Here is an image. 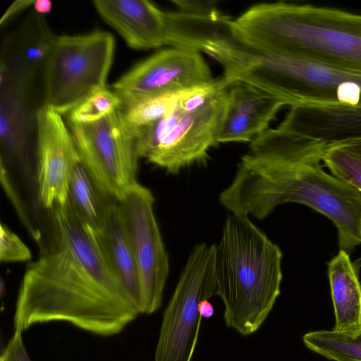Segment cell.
Wrapping results in <instances>:
<instances>
[{"mask_svg": "<svg viewBox=\"0 0 361 361\" xmlns=\"http://www.w3.org/2000/svg\"><path fill=\"white\" fill-rule=\"evenodd\" d=\"M114 47L113 35L105 31L55 35L44 63L43 105L67 115L106 88Z\"/></svg>", "mask_w": 361, "mask_h": 361, "instance_id": "52a82bcc", "label": "cell"}, {"mask_svg": "<svg viewBox=\"0 0 361 361\" xmlns=\"http://www.w3.org/2000/svg\"><path fill=\"white\" fill-rule=\"evenodd\" d=\"M328 276L335 314L333 330L353 335L361 329V283L359 263L339 250L328 262Z\"/></svg>", "mask_w": 361, "mask_h": 361, "instance_id": "2e32d148", "label": "cell"}, {"mask_svg": "<svg viewBox=\"0 0 361 361\" xmlns=\"http://www.w3.org/2000/svg\"><path fill=\"white\" fill-rule=\"evenodd\" d=\"M107 257L140 312V290L133 247L119 202L107 199L100 237Z\"/></svg>", "mask_w": 361, "mask_h": 361, "instance_id": "e0dca14e", "label": "cell"}, {"mask_svg": "<svg viewBox=\"0 0 361 361\" xmlns=\"http://www.w3.org/2000/svg\"><path fill=\"white\" fill-rule=\"evenodd\" d=\"M151 191L139 183L119 202L137 265L140 313L152 314L161 306L169 262L154 212Z\"/></svg>", "mask_w": 361, "mask_h": 361, "instance_id": "8fae6325", "label": "cell"}, {"mask_svg": "<svg viewBox=\"0 0 361 361\" xmlns=\"http://www.w3.org/2000/svg\"><path fill=\"white\" fill-rule=\"evenodd\" d=\"M322 162L334 176L361 192V137L326 143Z\"/></svg>", "mask_w": 361, "mask_h": 361, "instance_id": "d6986e66", "label": "cell"}, {"mask_svg": "<svg viewBox=\"0 0 361 361\" xmlns=\"http://www.w3.org/2000/svg\"><path fill=\"white\" fill-rule=\"evenodd\" d=\"M198 310L202 318H210L214 313V308L209 300H202L199 304Z\"/></svg>", "mask_w": 361, "mask_h": 361, "instance_id": "4316f807", "label": "cell"}, {"mask_svg": "<svg viewBox=\"0 0 361 361\" xmlns=\"http://www.w3.org/2000/svg\"><path fill=\"white\" fill-rule=\"evenodd\" d=\"M37 127L35 184L38 201L50 210L66 203L69 182L79 157L62 115L42 105L35 113Z\"/></svg>", "mask_w": 361, "mask_h": 361, "instance_id": "4fadbf2b", "label": "cell"}, {"mask_svg": "<svg viewBox=\"0 0 361 361\" xmlns=\"http://www.w3.org/2000/svg\"><path fill=\"white\" fill-rule=\"evenodd\" d=\"M322 152L293 162L244 155L230 185L220 195L232 214L262 219L281 204L307 206L329 218L339 250L349 255L361 244V192L325 172Z\"/></svg>", "mask_w": 361, "mask_h": 361, "instance_id": "7a4b0ae2", "label": "cell"}, {"mask_svg": "<svg viewBox=\"0 0 361 361\" xmlns=\"http://www.w3.org/2000/svg\"><path fill=\"white\" fill-rule=\"evenodd\" d=\"M278 126L325 143L361 137V107L293 105Z\"/></svg>", "mask_w": 361, "mask_h": 361, "instance_id": "9a60e30c", "label": "cell"}, {"mask_svg": "<svg viewBox=\"0 0 361 361\" xmlns=\"http://www.w3.org/2000/svg\"><path fill=\"white\" fill-rule=\"evenodd\" d=\"M215 80L185 90L171 111L137 135L140 158L172 174L205 162L209 149L219 144L229 87Z\"/></svg>", "mask_w": 361, "mask_h": 361, "instance_id": "5b68a950", "label": "cell"}, {"mask_svg": "<svg viewBox=\"0 0 361 361\" xmlns=\"http://www.w3.org/2000/svg\"><path fill=\"white\" fill-rule=\"evenodd\" d=\"M31 252L20 238L3 223L0 226V260L2 262H25Z\"/></svg>", "mask_w": 361, "mask_h": 361, "instance_id": "603a6c76", "label": "cell"}, {"mask_svg": "<svg viewBox=\"0 0 361 361\" xmlns=\"http://www.w3.org/2000/svg\"><path fill=\"white\" fill-rule=\"evenodd\" d=\"M240 81L298 104L361 107V75L318 63L252 51Z\"/></svg>", "mask_w": 361, "mask_h": 361, "instance_id": "8992f818", "label": "cell"}, {"mask_svg": "<svg viewBox=\"0 0 361 361\" xmlns=\"http://www.w3.org/2000/svg\"><path fill=\"white\" fill-rule=\"evenodd\" d=\"M302 341L310 350L333 361H361V329L353 335L334 330L306 333Z\"/></svg>", "mask_w": 361, "mask_h": 361, "instance_id": "ffe728a7", "label": "cell"}, {"mask_svg": "<svg viewBox=\"0 0 361 361\" xmlns=\"http://www.w3.org/2000/svg\"><path fill=\"white\" fill-rule=\"evenodd\" d=\"M49 211L52 243L23 276L14 330L63 322L99 336L120 334L141 313L114 271L100 237L68 200Z\"/></svg>", "mask_w": 361, "mask_h": 361, "instance_id": "6da1fadb", "label": "cell"}, {"mask_svg": "<svg viewBox=\"0 0 361 361\" xmlns=\"http://www.w3.org/2000/svg\"><path fill=\"white\" fill-rule=\"evenodd\" d=\"M34 9L41 14L49 13L52 8V3L49 0H36L33 3Z\"/></svg>", "mask_w": 361, "mask_h": 361, "instance_id": "83f0119b", "label": "cell"}, {"mask_svg": "<svg viewBox=\"0 0 361 361\" xmlns=\"http://www.w3.org/2000/svg\"><path fill=\"white\" fill-rule=\"evenodd\" d=\"M121 106V100L107 87L99 90L84 99L68 114L67 121L88 123L109 115Z\"/></svg>", "mask_w": 361, "mask_h": 361, "instance_id": "7402d4cb", "label": "cell"}, {"mask_svg": "<svg viewBox=\"0 0 361 361\" xmlns=\"http://www.w3.org/2000/svg\"><path fill=\"white\" fill-rule=\"evenodd\" d=\"M0 361H32L23 343V332L14 331L1 352Z\"/></svg>", "mask_w": 361, "mask_h": 361, "instance_id": "cb8c5ba5", "label": "cell"}, {"mask_svg": "<svg viewBox=\"0 0 361 361\" xmlns=\"http://www.w3.org/2000/svg\"><path fill=\"white\" fill-rule=\"evenodd\" d=\"M238 39L262 54L361 75V14L284 1L251 6L233 21Z\"/></svg>", "mask_w": 361, "mask_h": 361, "instance_id": "3957f363", "label": "cell"}, {"mask_svg": "<svg viewBox=\"0 0 361 361\" xmlns=\"http://www.w3.org/2000/svg\"><path fill=\"white\" fill-rule=\"evenodd\" d=\"M185 91L152 96L119 109L126 123L137 137L141 131L159 121L171 111Z\"/></svg>", "mask_w": 361, "mask_h": 361, "instance_id": "44dd1931", "label": "cell"}, {"mask_svg": "<svg viewBox=\"0 0 361 361\" xmlns=\"http://www.w3.org/2000/svg\"><path fill=\"white\" fill-rule=\"evenodd\" d=\"M92 4L136 50L170 45L202 52L213 32L211 18L204 13L165 11L147 0H94Z\"/></svg>", "mask_w": 361, "mask_h": 361, "instance_id": "ba28073f", "label": "cell"}, {"mask_svg": "<svg viewBox=\"0 0 361 361\" xmlns=\"http://www.w3.org/2000/svg\"><path fill=\"white\" fill-rule=\"evenodd\" d=\"M215 252V245L206 243L190 252L164 313L155 361H191L202 319L199 304L216 295Z\"/></svg>", "mask_w": 361, "mask_h": 361, "instance_id": "30bf717a", "label": "cell"}, {"mask_svg": "<svg viewBox=\"0 0 361 361\" xmlns=\"http://www.w3.org/2000/svg\"><path fill=\"white\" fill-rule=\"evenodd\" d=\"M81 161L106 199L121 201L136 184L137 138L126 123L121 111L95 122L67 121Z\"/></svg>", "mask_w": 361, "mask_h": 361, "instance_id": "9c48e42d", "label": "cell"}, {"mask_svg": "<svg viewBox=\"0 0 361 361\" xmlns=\"http://www.w3.org/2000/svg\"><path fill=\"white\" fill-rule=\"evenodd\" d=\"M68 200L78 217L101 237L107 199L97 188L80 157L73 169Z\"/></svg>", "mask_w": 361, "mask_h": 361, "instance_id": "ac0fdd59", "label": "cell"}, {"mask_svg": "<svg viewBox=\"0 0 361 361\" xmlns=\"http://www.w3.org/2000/svg\"><path fill=\"white\" fill-rule=\"evenodd\" d=\"M35 1L32 0H17L11 4V6L6 11L4 14L3 15L0 24H4L6 20H8L11 16L16 15L20 11L25 9L31 4H33Z\"/></svg>", "mask_w": 361, "mask_h": 361, "instance_id": "484cf974", "label": "cell"}, {"mask_svg": "<svg viewBox=\"0 0 361 361\" xmlns=\"http://www.w3.org/2000/svg\"><path fill=\"white\" fill-rule=\"evenodd\" d=\"M179 11L204 13L215 10L212 2L200 1H173Z\"/></svg>", "mask_w": 361, "mask_h": 361, "instance_id": "d4e9b609", "label": "cell"}, {"mask_svg": "<svg viewBox=\"0 0 361 361\" xmlns=\"http://www.w3.org/2000/svg\"><path fill=\"white\" fill-rule=\"evenodd\" d=\"M280 247L249 216L231 214L216 245V295L228 327L243 336L257 331L281 293Z\"/></svg>", "mask_w": 361, "mask_h": 361, "instance_id": "277c9868", "label": "cell"}, {"mask_svg": "<svg viewBox=\"0 0 361 361\" xmlns=\"http://www.w3.org/2000/svg\"><path fill=\"white\" fill-rule=\"evenodd\" d=\"M212 71L197 51L170 47L132 67L112 85L119 108L167 92H180L213 82Z\"/></svg>", "mask_w": 361, "mask_h": 361, "instance_id": "7c38bea8", "label": "cell"}, {"mask_svg": "<svg viewBox=\"0 0 361 361\" xmlns=\"http://www.w3.org/2000/svg\"><path fill=\"white\" fill-rule=\"evenodd\" d=\"M289 102L254 85L236 82L228 90L218 142H252L267 130Z\"/></svg>", "mask_w": 361, "mask_h": 361, "instance_id": "5bb4252c", "label": "cell"}]
</instances>
